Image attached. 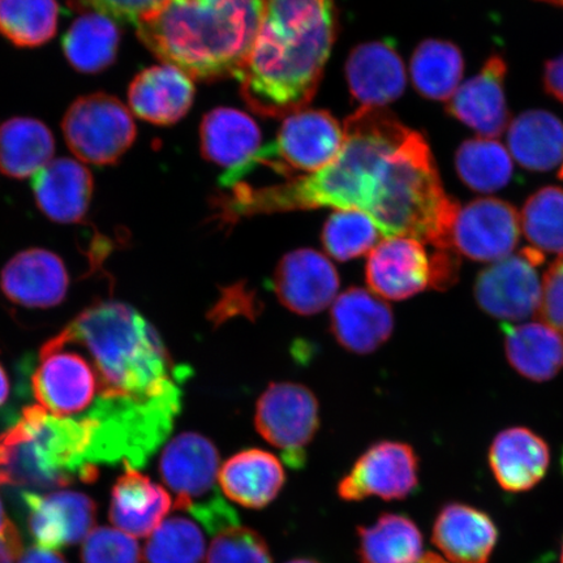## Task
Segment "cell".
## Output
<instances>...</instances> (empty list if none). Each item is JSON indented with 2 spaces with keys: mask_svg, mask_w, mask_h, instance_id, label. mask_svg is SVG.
<instances>
[{
  "mask_svg": "<svg viewBox=\"0 0 563 563\" xmlns=\"http://www.w3.org/2000/svg\"><path fill=\"white\" fill-rule=\"evenodd\" d=\"M340 154L320 172L279 185L239 183L218 197L220 220L332 208L368 214L385 238H421L446 201L431 147L391 112L363 108L344 123Z\"/></svg>",
  "mask_w": 563,
  "mask_h": 563,
  "instance_id": "obj_1",
  "label": "cell"
},
{
  "mask_svg": "<svg viewBox=\"0 0 563 563\" xmlns=\"http://www.w3.org/2000/svg\"><path fill=\"white\" fill-rule=\"evenodd\" d=\"M95 365V466L143 468L173 432L189 368L174 362L152 323L119 301L89 307L63 329Z\"/></svg>",
  "mask_w": 563,
  "mask_h": 563,
  "instance_id": "obj_2",
  "label": "cell"
},
{
  "mask_svg": "<svg viewBox=\"0 0 563 563\" xmlns=\"http://www.w3.org/2000/svg\"><path fill=\"white\" fill-rule=\"evenodd\" d=\"M335 38L334 0H267L243 67L244 101L257 114L280 118L312 101Z\"/></svg>",
  "mask_w": 563,
  "mask_h": 563,
  "instance_id": "obj_3",
  "label": "cell"
},
{
  "mask_svg": "<svg viewBox=\"0 0 563 563\" xmlns=\"http://www.w3.org/2000/svg\"><path fill=\"white\" fill-rule=\"evenodd\" d=\"M267 0H168L136 24L158 59L200 80L236 76L249 56Z\"/></svg>",
  "mask_w": 563,
  "mask_h": 563,
  "instance_id": "obj_4",
  "label": "cell"
},
{
  "mask_svg": "<svg viewBox=\"0 0 563 563\" xmlns=\"http://www.w3.org/2000/svg\"><path fill=\"white\" fill-rule=\"evenodd\" d=\"M96 434L93 422L55 417L38 405L24 408L0 433V487L52 490L96 481Z\"/></svg>",
  "mask_w": 563,
  "mask_h": 563,
  "instance_id": "obj_5",
  "label": "cell"
},
{
  "mask_svg": "<svg viewBox=\"0 0 563 563\" xmlns=\"http://www.w3.org/2000/svg\"><path fill=\"white\" fill-rule=\"evenodd\" d=\"M344 132L340 123L323 110H301L288 115L278 137L260 150L242 166L221 176L223 189L242 183L258 166L271 167L280 175L295 172L313 174L327 167L340 154Z\"/></svg>",
  "mask_w": 563,
  "mask_h": 563,
  "instance_id": "obj_6",
  "label": "cell"
},
{
  "mask_svg": "<svg viewBox=\"0 0 563 563\" xmlns=\"http://www.w3.org/2000/svg\"><path fill=\"white\" fill-rule=\"evenodd\" d=\"M220 462L214 443L196 432L176 435L159 457L162 481L176 496L174 508L191 512L206 528L232 511L217 493Z\"/></svg>",
  "mask_w": 563,
  "mask_h": 563,
  "instance_id": "obj_7",
  "label": "cell"
},
{
  "mask_svg": "<svg viewBox=\"0 0 563 563\" xmlns=\"http://www.w3.org/2000/svg\"><path fill=\"white\" fill-rule=\"evenodd\" d=\"M32 390L37 405L55 417L87 421L93 410L98 393L95 365L63 330L42 346Z\"/></svg>",
  "mask_w": 563,
  "mask_h": 563,
  "instance_id": "obj_8",
  "label": "cell"
},
{
  "mask_svg": "<svg viewBox=\"0 0 563 563\" xmlns=\"http://www.w3.org/2000/svg\"><path fill=\"white\" fill-rule=\"evenodd\" d=\"M62 130L77 159L96 166L117 164L136 139L130 110L106 93L77 98L63 119Z\"/></svg>",
  "mask_w": 563,
  "mask_h": 563,
  "instance_id": "obj_9",
  "label": "cell"
},
{
  "mask_svg": "<svg viewBox=\"0 0 563 563\" xmlns=\"http://www.w3.org/2000/svg\"><path fill=\"white\" fill-rule=\"evenodd\" d=\"M255 426L260 435L279 450L288 467L301 470L320 428L319 400L305 385L274 383L257 400Z\"/></svg>",
  "mask_w": 563,
  "mask_h": 563,
  "instance_id": "obj_10",
  "label": "cell"
},
{
  "mask_svg": "<svg viewBox=\"0 0 563 563\" xmlns=\"http://www.w3.org/2000/svg\"><path fill=\"white\" fill-rule=\"evenodd\" d=\"M419 485V457L412 446L398 441L373 443L357 457L338 484L343 501L357 503L376 496L384 501L410 497Z\"/></svg>",
  "mask_w": 563,
  "mask_h": 563,
  "instance_id": "obj_11",
  "label": "cell"
},
{
  "mask_svg": "<svg viewBox=\"0 0 563 563\" xmlns=\"http://www.w3.org/2000/svg\"><path fill=\"white\" fill-rule=\"evenodd\" d=\"M543 253L526 249L499 260L478 274L475 298L484 312L499 320L520 321L537 313L543 297L538 266Z\"/></svg>",
  "mask_w": 563,
  "mask_h": 563,
  "instance_id": "obj_12",
  "label": "cell"
},
{
  "mask_svg": "<svg viewBox=\"0 0 563 563\" xmlns=\"http://www.w3.org/2000/svg\"><path fill=\"white\" fill-rule=\"evenodd\" d=\"M27 530L35 547L56 551L87 539L96 523L97 505L79 492H20Z\"/></svg>",
  "mask_w": 563,
  "mask_h": 563,
  "instance_id": "obj_13",
  "label": "cell"
},
{
  "mask_svg": "<svg viewBox=\"0 0 563 563\" xmlns=\"http://www.w3.org/2000/svg\"><path fill=\"white\" fill-rule=\"evenodd\" d=\"M519 235V214L511 203L478 199L457 209L452 249L474 262L496 263L510 256Z\"/></svg>",
  "mask_w": 563,
  "mask_h": 563,
  "instance_id": "obj_14",
  "label": "cell"
},
{
  "mask_svg": "<svg viewBox=\"0 0 563 563\" xmlns=\"http://www.w3.org/2000/svg\"><path fill=\"white\" fill-rule=\"evenodd\" d=\"M365 279L378 298L410 299L432 287L433 258L417 239L385 238L369 252Z\"/></svg>",
  "mask_w": 563,
  "mask_h": 563,
  "instance_id": "obj_15",
  "label": "cell"
},
{
  "mask_svg": "<svg viewBox=\"0 0 563 563\" xmlns=\"http://www.w3.org/2000/svg\"><path fill=\"white\" fill-rule=\"evenodd\" d=\"M340 285V276L330 260L309 249L282 257L272 282L280 305L299 316L319 314L333 305Z\"/></svg>",
  "mask_w": 563,
  "mask_h": 563,
  "instance_id": "obj_16",
  "label": "cell"
},
{
  "mask_svg": "<svg viewBox=\"0 0 563 563\" xmlns=\"http://www.w3.org/2000/svg\"><path fill=\"white\" fill-rule=\"evenodd\" d=\"M330 330L344 350L368 355L391 336L393 311L377 295L365 288L351 287L333 302Z\"/></svg>",
  "mask_w": 563,
  "mask_h": 563,
  "instance_id": "obj_17",
  "label": "cell"
},
{
  "mask_svg": "<svg viewBox=\"0 0 563 563\" xmlns=\"http://www.w3.org/2000/svg\"><path fill=\"white\" fill-rule=\"evenodd\" d=\"M506 73L503 56H490L481 73L450 98L449 114L484 139L501 136L509 122L504 86Z\"/></svg>",
  "mask_w": 563,
  "mask_h": 563,
  "instance_id": "obj_18",
  "label": "cell"
},
{
  "mask_svg": "<svg viewBox=\"0 0 563 563\" xmlns=\"http://www.w3.org/2000/svg\"><path fill=\"white\" fill-rule=\"evenodd\" d=\"M68 282L65 264L46 250L20 252L4 266L0 277L5 297L30 308L60 305L66 298Z\"/></svg>",
  "mask_w": 563,
  "mask_h": 563,
  "instance_id": "obj_19",
  "label": "cell"
},
{
  "mask_svg": "<svg viewBox=\"0 0 563 563\" xmlns=\"http://www.w3.org/2000/svg\"><path fill=\"white\" fill-rule=\"evenodd\" d=\"M286 478L276 455L253 448L242 450L222 464L218 485L230 501L245 509L262 510L278 497Z\"/></svg>",
  "mask_w": 563,
  "mask_h": 563,
  "instance_id": "obj_20",
  "label": "cell"
},
{
  "mask_svg": "<svg viewBox=\"0 0 563 563\" xmlns=\"http://www.w3.org/2000/svg\"><path fill=\"white\" fill-rule=\"evenodd\" d=\"M194 97L192 77L166 63L144 69L129 90L133 114L158 125L179 122L191 109Z\"/></svg>",
  "mask_w": 563,
  "mask_h": 563,
  "instance_id": "obj_21",
  "label": "cell"
},
{
  "mask_svg": "<svg viewBox=\"0 0 563 563\" xmlns=\"http://www.w3.org/2000/svg\"><path fill=\"white\" fill-rule=\"evenodd\" d=\"M35 201L45 216L60 223H79L93 196V176L81 162L54 158L33 176Z\"/></svg>",
  "mask_w": 563,
  "mask_h": 563,
  "instance_id": "obj_22",
  "label": "cell"
},
{
  "mask_svg": "<svg viewBox=\"0 0 563 563\" xmlns=\"http://www.w3.org/2000/svg\"><path fill=\"white\" fill-rule=\"evenodd\" d=\"M349 87L364 108L396 101L406 88L402 59L386 42H369L351 53L346 66Z\"/></svg>",
  "mask_w": 563,
  "mask_h": 563,
  "instance_id": "obj_23",
  "label": "cell"
},
{
  "mask_svg": "<svg viewBox=\"0 0 563 563\" xmlns=\"http://www.w3.org/2000/svg\"><path fill=\"white\" fill-rule=\"evenodd\" d=\"M551 454L547 442L530 429H505L493 440L489 464L501 488L508 492H526L543 481Z\"/></svg>",
  "mask_w": 563,
  "mask_h": 563,
  "instance_id": "obj_24",
  "label": "cell"
},
{
  "mask_svg": "<svg viewBox=\"0 0 563 563\" xmlns=\"http://www.w3.org/2000/svg\"><path fill=\"white\" fill-rule=\"evenodd\" d=\"M172 508L167 490L139 470H126L112 488L111 522L133 538L151 537Z\"/></svg>",
  "mask_w": 563,
  "mask_h": 563,
  "instance_id": "obj_25",
  "label": "cell"
},
{
  "mask_svg": "<svg viewBox=\"0 0 563 563\" xmlns=\"http://www.w3.org/2000/svg\"><path fill=\"white\" fill-rule=\"evenodd\" d=\"M498 532L487 514L462 504L443 508L433 527V543L454 563H488Z\"/></svg>",
  "mask_w": 563,
  "mask_h": 563,
  "instance_id": "obj_26",
  "label": "cell"
},
{
  "mask_svg": "<svg viewBox=\"0 0 563 563\" xmlns=\"http://www.w3.org/2000/svg\"><path fill=\"white\" fill-rule=\"evenodd\" d=\"M200 137L203 156L232 170L255 156L262 143V131L244 112L220 108L203 118Z\"/></svg>",
  "mask_w": 563,
  "mask_h": 563,
  "instance_id": "obj_27",
  "label": "cell"
},
{
  "mask_svg": "<svg viewBox=\"0 0 563 563\" xmlns=\"http://www.w3.org/2000/svg\"><path fill=\"white\" fill-rule=\"evenodd\" d=\"M506 356L519 375L543 383L563 368V338L544 322L504 323Z\"/></svg>",
  "mask_w": 563,
  "mask_h": 563,
  "instance_id": "obj_28",
  "label": "cell"
},
{
  "mask_svg": "<svg viewBox=\"0 0 563 563\" xmlns=\"http://www.w3.org/2000/svg\"><path fill=\"white\" fill-rule=\"evenodd\" d=\"M55 141L46 124L13 118L0 124V172L11 178H33L54 159Z\"/></svg>",
  "mask_w": 563,
  "mask_h": 563,
  "instance_id": "obj_29",
  "label": "cell"
},
{
  "mask_svg": "<svg viewBox=\"0 0 563 563\" xmlns=\"http://www.w3.org/2000/svg\"><path fill=\"white\" fill-rule=\"evenodd\" d=\"M508 141L512 157L528 170L549 172L563 161V123L551 112L531 110L514 119Z\"/></svg>",
  "mask_w": 563,
  "mask_h": 563,
  "instance_id": "obj_30",
  "label": "cell"
},
{
  "mask_svg": "<svg viewBox=\"0 0 563 563\" xmlns=\"http://www.w3.org/2000/svg\"><path fill=\"white\" fill-rule=\"evenodd\" d=\"M361 563H417L422 558V537L410 518L384 514L369 527L357 528Z\"/></svg>",
  "mask_w": 563,
  "mask_h": 563,
  "instance_id": "obj_31",
  "label": "cell"
},
{
  "mask_svg": "<svg viewBox=\"0 0 563 563\" xmlns=\"http://www.w3.org/2000/svg\"><path fill=\"white\" fill-rule=\"evenodd\" d=\"M119 40L114 20L86 12L70 25L63 40V51L79 73L98 74L115 60Z\"/></svg>",
  "mask_w": 563,
  "mask_h": 563,
  "instance_id": "obj_32",
  "label": "cell"
},
{
  "mask_svg": "<svg viewBox=\"0 0 563 563\" xmlns=\"http://www.w3.org/2000/svg\"><path fill=\"white\" fill-rule=\"evenodd\" d=\"M464 60L452 42H421L411 59V77L421 96L434 101H449L460 87Z\"/></svg>",
  "mask_w": 563,
  "mask_h": 563,
  "instance_id": "obj_33",
  "label": "cell"
},
{
  "mask_svg": "<svg viewBox=\"0 0 563 563\" xmlns=\"http://www.w3.org/2000/svg\"><path fill=\"white\" fill-rule=\"evenodd\" d=\"M455 167L464 185L483 194L503 189L512 176L509 152L490 139L464 141L456 152Z\"/></svg>",
  "mask_w": 563,
  "mask_h": 563,
  "instance_id": "obj_34",
  "label": "cell"
},
{
  "mask_svg": "<svg viewBox=\"0 0 563 563\" xmlns=\"http://www.w3.org/2000/svg\"><path fill=\"white\" fill-rule=\"evenodd\" d=\"M56 0H0V33L21 47L51 41L58 26Z\"/></svg>",
  "mask_w": 563,
  "mask_h": 563,
  "instance_id": "obj_35",
  "label": "cell"
},
{
  "mask_svg": "<svg viewBox=\"0 0 563 563\" xmlns=\"http://www.w3.org/2000/svg\"><path fill=\"white\" fill-rule=\"evenodd\" d=\"M379 230L368 214L357 210H335L321 234L323 249L336 262L347 263L375 249Z\"/></svg>",
  "mask_w": 563,
  "mask_h": 563,
  "instance_id": "obj_36",
  "label": "cell"
},
{
  "mask_svg": "<svg viewBox=\"0 0 563 563\" xmlns=\"http://www.w3.org/2000/svg\"><path fill=\"white\" fill-rule=\"evenodd\" d=\"M206 538L192 520L176 517L164 520L145 545V563H201Z\"/></svg>",
  "mask_w": 563,
  "mask_h": 563,
  "instance_id": "obj_37",
  "label": "cell"
},
{
  "mask_svg": "<svg viewBox=\"0 0 563 563\" xmlns=\"http://www.w3.org/2000/svg\"><path fill=\"white\" fill-rule=\"evenodd\" d=\"M522 229L532 249L563 255V189L545 187L533 194L523 207Z\"/></svg>",
  "mask_w": 563,
  "mask_h": 563,
  "instance_id": "obj_38",
  "label": "cell"
},
{
  "mask_svg": "<svg viewBox=\"0 0 563 563\" xmlns=\"http://www.w3.org/2000/svg\"><path fill=\"white\" fill-rule=\"evenodd\" d=\"M207 563H273V559L262 534L236 523L214 533Z\"/></svg>",
  "mask_w": 563,
  "mask_h": 563,
  "instance_id": "obj_39",
  "label": "cell"
},
{
  "mask_svg": "<svg viewBox=\"0 0 563 563\" xmlns=\"http://www.w3.org/2000/svg\"><path fill=\"white\" fill-rule=\"evenodd\" d=\"M135 538L121 530L100 527L91 531L82 547V563H141Z\"/></svg>",
  "mask_w": 563,
  "mask_h": 563,
  "instance_id": "obj_40",
  "label": "cell"
},
{
  "mask_svg": "<svg viewBox=\"0 0 563 563\" xmlns=\"http://www.w3.org/2000/svg\"><path fill=\"white\" fill-rule=\"evenodd\" d=\"M168 0H68L77 11L96 12L112 20L130 21L137 24L140 20L152 15Z\"/></svg>",
  "mask_w": 563,
  "mask_h": 563,
  "instance_id": "obj_41",
  "label": "cell"
},
{
  "mask_svg": "<svg viewBox=\"0 0 563 563\" xmlns=\"http://www.w3.org/2000/svg\"><path fill=\"white\" fill-rule=\"evenodd\" d=\"M538 317L563 338V255L545 273Z\"/></svg>",
  "mask_w": 563,
  "mask_h": 563,
  "instance_id": "obj_42",
  "label": "cell"
},
{
  "mask_svg": "<svg viewBox=\"0 0 563 563\" xmlns=\"http://www.w3.org/2000/svg\"><path fill=\"white\" fill-rule=\"evenodd\" d=\"M544 88L549 96L563 103V54L547 63Z\"/></svg>",
  "mask_w": 563,
  "mask_h": 563,
  "instance_id": "obj_43",
  "label": "cell"
},
{
  "mask_svg": "<svg viewBox=\"0 0 563 563\" xmlns=\"http://www.w3.org/2000/svg\"><path fill=\"white\" fill-rule=\"evenodd\" d=\"M18 563H68L60 554L48 549L33 547L21 553Z\"/></svg>",
  "mask_w": 563,
  "mask_h": 563,
  "instance_id": "obj_44",
  "label": "cell"
},
{
  "mask_svg": "<svg viewBox=\"0 0 563 563\" xmlns=\"http://www.w3.org/2000/svg\"><path fill=\"white\" fill-rule=\"evenodd\" d=\"M10 396V382L2 365H0V406H3Z\"/></svg>",
  "mask_w": 563,
  "mask_h": 563,
  "instance_id": "obj_45",
  "label": "cell"
},
{
  "mask_svg": "<svg viewBox=\"0 0 563 563\" xmlns=\"http://www.w3.org/2000/svg\"><path fill=\"white\" fill-rule=\"evenodd\" d=\"M417 563H448L445 560L439 558L438 554L427 553Z\"/></svg>",
  "mask_w": 563,
  "mask_h": 563,
  "instance_id": "obj_46",
  "label": "cell"
},
{
  "mask_svg": "<svg viewBox=\"0 0 563 563\" xmlns=\"http://www.w3.org/2000/svg\"><path fill=\"white\" fill-rule=\"evenodd\" d=\"M7 525H9V520L5 518L3 505L2 501H0V534H2Z\"/></svg>",
  "mask_w": 563,
  "mask_h": 563,
  "instance_id": "obj_47",
  "label": "cell"
},
{
  "mask_svg": "<svg viewBox=\"0 0 563 563\" xmlns=\"http://www.w3.org/2000/svg\"><path fill=\"white\" fill-rule=\"evenodd\" d=\"M540 2L552 4L554 7H559V9L563 10V0H540Z\"/></svg>",
  "mask_w": 563,
  "mask_h": 563,
  "instance_id": "obj_48",
  "label": "cell"
},
{
  "mask_svg": "<svg viewBox=\"0 0 563 563\" xmlns=\"http://www.w3.org/2000/svg\"><path fill=\"white\" fill-rule=\"evenodd\" d=\"M287 563H320L319 561L311 560V559H297L292 561H288Z\"/></svg>",
  "mask_w": 563,
  "mask_h": 563,
  "instance_id": "obj_49",
  "label": "cell"
},
{
  "mask_svg": "<svg viewBox=\"0 0 563 563\" xmlns=\"http://www.w3.org/2000/svg\"><path fill=\"white\" fill-rule=\"evenodd\" d=\"M561 467H562V473H563V452H562V456H561Z\"/></svg>",
  "mask_w": 563,
  "mask_h": 563,
  "instance_id": "obj_50",
  "label": "cell"
},
{
  "mask_svg": "<svg viewBox=\"0 0 563 563\" xmlns=\"http://www.w3.org/2000/svg\"><path fill=\"white\" fill-rule=\"evenodd\" d=\"M561 563H563V548H562V558H561Z\"/></svg>",
  "mask_w": 563,
  "mask_h": 563,
  "instance_id": "obj_51",
  "label": "cell"
},
{
  "mask_svg": "<svg viewBox=\"0 0 563 563\" xmlns=\"http://www.w3.org/2000/svg\"><path fill=\"white\" fill-rule=\"evenodd\" d=\"M562 175H563V170H562Z\"/></svg>",
  "mask_w": 563,
  "mask_h": 563,
  "instance_id": "obj_52",
  "label": "cell"
}]
</instances>
